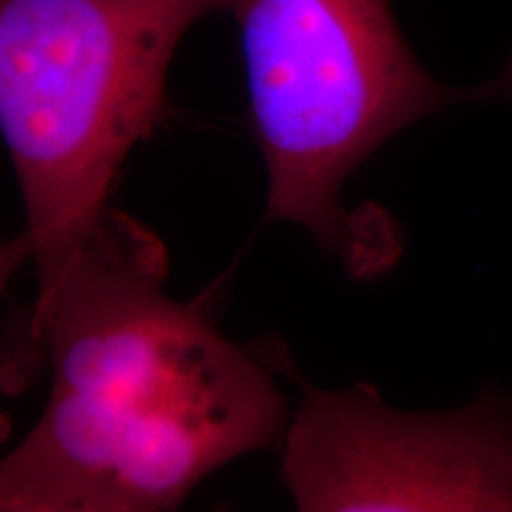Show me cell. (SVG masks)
Wrapping results in <instances>:
<instances>
[{"mask_svg":"<svg viewBox=\"0 0 512 512\" xmlns=\"http://www.w3.org/2000/svg\"><path fill=\"white\" fill-rule=\"evenodd\" d=\"M166 278L162 238L110 204L38 285L27 335L53 380L0 465V510H174L219 467L283 446L287 399L216 325L219 283L178 302Z\"/></svg>","mask_w":512,"mask_h":512,"instance_id":"1","label":"cell"},{"mask_svg":"<svg viewBox=\"0 0 512 512\" xmlns=\"http://www.w3.org/2000/svg\"><path fill=\"white\" fill-rule=\"evenodd\" d=\"M249 114L268 174V221L304 228L351 278L401 256L392 216L344 207L342 188L377 147L422 117L512 98V64L475 88L439 83L413 55L389 0H230Z\"/></svg>","mask_w":512,"mask_h":512,"instance_id":"2","label":"cell"},{"mask_svg":"<svg viewBox=\"0 0 512 512\" xmlns=\"http://www.w3.org/2000/svg\"><path fill=\"white\" fill-rule=\"evenodd\" d=\"M230 0H0V131L24 207L10 266L53 278L166 121L192 24Z\"/></svg>","mask_w":512,"mask_h":512,"instance_id":"3","label":"cell"},{"mask_svg":"<svg viewBox=\"0 0 512 512\" xmlns=\"http://www.w3.org/2000/svg\"><path fill=\"white\" fill-rule=\"evenodd\" d=\"M280 482L302 512H512V396L403 411L373 384L299 382Z\"/></svg>","mask_w":512,"mask_h":512,"instance_id":"4","label":"cell"}]
</instances>
